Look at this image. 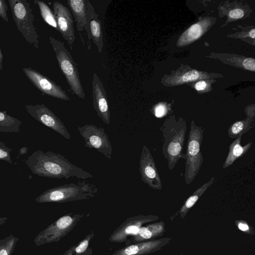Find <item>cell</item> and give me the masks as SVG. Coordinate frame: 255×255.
Returning a JSON list of instances; mask_svg holds the SVG:
<instances>
[{
    "label": "cell",
    "instance_id": "cell-35",
    "mask_svg": "<svg viewBox=\"0 0 255 255\" xmlns=\"http://www.w3.org/2000/svg\"><path fill=\"white\" fill-rule=\"evenodd\" d=\"M255 28H253L252 29H251L250 31H249V36L251 38H252V39H254L255 38Z\"/></svg>",
    "mask_w": 255,
    "mask_h": 255
},
{
    "label": "cell",
    "instance_id": "cell-7",
    "mask_svg": "<svg viewBox=\"0 0 255 255\" xmlns=\"http://www.w3.org/2000/svg\"><path fill=\"white\" fill-rule=\"evenodd\" d=\"M84 216L80 214L65 215L41 231L35 238L37 245L57 242L67 235Z\"/></svg>",
    "mask_w": 255,
    "mask_h": 255
},
{
    "label": "cell",
    "instance_id": "cell-26",
    "mask_svg": "<svg viewBox=\"0 0 255 255\" xmlns=\"http://www.w3.org/2000/svg\"><path fill=\"white\" fill-rule=\"evenodd\" d=\"M15 239L12 238L0 247V255H10L14 246Z\"/></svg>",
    "mask_w": 255,
    "mask_h": 255
},
{
    "label": "cell",
    "instance_id": "cell-8",
    "mask_svg": "<svg viewBox=\"0 0 255 255\" xmlns=\"http://www.w3.org/2000/svg\"><path fill=\"white\" fill-rule=\"evenodd\" d=\"M78 130L85 140V146L96 149L111 159L113 147L104 128L86 124L78 126Z\"/></svg>",
    "mask_w": 255,
    "mask_h": 255
},
{
    "label": "cell",
    "instance_id": "cell-32",
    "mask_svg": "<svg viewBox=\"0 0 255 255\" xmlns=\"http://www.w3.org/2000/svg\"><path fill=\"white\" fill-rule=\"evenodd\" d=\"M238 227L239 228L243 231H246L249 229V226L247 224L243 223H240Z\"/></svg>",
    "mask_w": 255,
    "mask_h": 255
},
{
    "label": "cell",
    "instance_id": "cell-12",
    "mask_svg": "<svg viewBox=\"0 0 255 255\" xmlns=\"http://www.w3.org/2000/svg\"><path fill=\"white\" fill-rule=\"evenodd\" d=\"M53 9L58 30L68 45L72 47L75 40L72 13L67 7L59 1L53 3Z\"/></svg>",
    "mask_w": 255,
    "mask_h": 255
},
{
    "label": "cell",
    "instance_id": "cell-21",
    "mask_svg": "<svg viewBox=\"0 0 255 255\" xmlns=\"http://www.w3.org/2000/svg\"><path fill=\"white\" fill-rule=\"evenodd\" d=\"M22 122L5 111H0V132H19Z\"/></svg>",
    "mask_w": 255,
    "mask_h": 255
},
{
    "label": "cell",
    "instance_id": "cell-3",
    "mask_svg": "<svg viewBox=\"0 0 255 255\" xmlns=\"http://www.w3.org/2000/svg\"><path fill=\"white\" fill-rule=\"evenodd\" d=\"M98 191L94 184L83 180L47 189L36 197L35 200L39 203H61L88 200L94 198Z\"/></svg>",
    "mask_w": 255,
    "mask_h": 255
},
{
    "label": "cell",
    "instance_id": "cell-19",
    "mask_svg": "<svg viewBox=\"0 0 255 255\" xmlns=\"http://www.w3.org/2000/svg\"><path fill=\"white\" fill-rule=\"evenodd\" d=\"M67 4L72 13L79 32L87 30V0H68Z\"/></svg>",
    "mask_w": 255,
    "mask_h": 255
},
{
    "label": "cell",
    "instance_id": "cell-16",
    "mask_svg": "<svg viewBox=\"0 0 255 255\" xmlns=\"http://www.w3.org/2000/svg\"><path fill=\"white\" fill-rule=\"evenodd\" d=\"M146 219L142 216H136L128 218L111 235L109 241L113 243L126 242L128 237L136 235Z\"/></svg>",
    "mask_w": 255,
    "mask_h": 255
},
{
    "label": "cell",
    "instance_id": "cell-23",
    "mask_svg": "<svg viewBox=\"0 0 255 255\" xmlns=\"http://www.w3.org/2000/svg\"><path fill=\"white\" fill-rule=\"evenodd\" d=\"M94 236L93 232L88 235L85 239L68 250L63 255H90L89 245L90 242Z\"/></svg>",
    "mask_w": 255,
    "mask_h": 255
},
{
    "label": "cell",
    "instance_id": "cell-36",
    "mask_svg": "<svg viewBox=\"0 0 255 255\" xmlns=\"http://www.w3.org/2000/svg\"><path fill=\"white\" fill-rule=\"evenodd\" d=\"M6 219H7L6 218H0V224H2Z\"/></svg>",
    "mask_w": 255,
    "mask_h": 255
},
{
    "label": "cell",
    "instance_id": "cell-13",
    "mask_svg": "<svg viewBox=\"0 0 255 255\" xmlns=\"http://www.w3.org/2000/svg\"><path fill=\"white\" fill-rule=\"evenodd\" d=\"M93 104L98 116L103 122L110 124L111 113L107 94L102 81L94 73L92 82Z\"/></svg>",
    "mask_w": 255,
    "mask_h": 255
},
{
    "label": "cell",
    "instance_id": "cell-34",
    "mask_svg": "<svg viewBox=\"0 0 255 255\" xmlns=\"http://www.w3.org/2000/svg\"><path fill=\"white\" fill-rule=\"evenodd\" d=\"M3 56L0 47V71L2 69V60Z\"/></svg>",
    "mask_w": 255,
    "mask_h": 255
},
{
    "label": "cell",
    "instance_id": "cell-6",
    "mask_svg": "<svg viewBox=\"0 0 255 255\" xmlns=\"http://www.w3.org/2000/svg\"><path fill=\"white\" fill-rule=\"evenodd\" d=\"M8 2L17 30L28 44L38 49V35L34 25V15L29 3L26 0H8Z\"/></svg>",
    "mask_w": 255,
    "mask_h": 255
},
{
    "label": "cell",
    "instance_id": "cell-33",
    "mask_svg": "<svg viewBox=\"0 0 255 255\" xmlns=\"http://www.w3.org/2000/svg\"><path fill=\"white\" fill-rule=\"evenodd\" d=\"M28 151V148L26 147H23L19 150V154L20 155H23L27 153Z\"/></svg>",
    "mask_w": 255,
    "mask_h": 255
},
{
    "label": "cell",
    "instance_id": "cell-2",
    "mask_svg": "<svg viewBox=\"0 0 255 255\" xmlns=\"http://www.w3.org/2000/svg\"><path fill=\"white\" fill-rule=\"evenodd\" d=\"M162 133V154L169 170H172L181 159L186 158L183 147L187 130L186 121L182 118L171 116L160 128Z\"/></svg>",
    "mask_w": 255,
    "mask_h": 255
},
{
    "label": "cell",
    "instance_id": "cell-5",
    "mask_svg": "<svg viewBox=\"0 0 255 255\" xmlns=\"http://www.w3.org/2000/svg\"><path fill=\"white\" fill-rule=\"evenodd\" d=\"M204 129L192 121L187 143L185 181L187 185L191 183L198 173L203 162L201 145L203 139Z\"/></svg>",
    "mask_w": 255,
    "mask_h": 255
},
{
    "label": "cell",
    "instance_id": "cell-24",
    "mask_svg": "<svg viewBox=\"0 0 255 255\" xmlns=\"http://www.w3.org/2000/svg\"><path fill=\"white\" fill-rule=\"evenodd\" d=\"M34 2L38 5L41 17L45 22L59 31L55 17L50 7L40 0H34Z\"/></svg>",
    "mask_w": 255,
    "mask_h": 255
},
{
    "label": "cell",
    "instance_id": "cell-17",
    "mask_svg": "<svg viewBox=\"0 0 255 255\" xmlns=\"http://www.w3.org/2000/svg\"><path fill=\"white\" fill-rule=\"evenodd\" d=\"M212 19L211 17H205L192 25L180 35L177 46L184 47L199 39L211 26L212 21L215 20Z\"/></svg>",
    "mask_w": 255,
    "mask_h": 255
},
{
    "label": "cell",
    "instance_id": "cell-9",
    "mask_svg": "<svg viewBox=\"0 0 255 255\" xmlns=\"http://www.w3.org/2000/svg\"><path fill=\"white\" fill-rule=\"evenodd\" d=\"M28 114L39 122L53 129L65 138L70 140L71 135L62 121L45 105H25Z\"/></svg>",
    "mask_w": 255,
    "mask_h": 255
},
{
    "label": "cell",
    "instance_id": "cell-30",
    "mask_svg": "<svg viewBox=\"0 0 255 255\" xmlns=\"http://www.w3.org/2000/svg\"><path fill=\"white\" fill-rule=\"evenodd\" d=\"M243 68L246 70L255 72V59L252 58H246L243 63Z\"/></svg>",
    "mask_w": 255,
    "mask_h": 255
},
{
    "label": "cell",
    "instance_id": "cell-29",
    "mask_svg": "<svg viewBox=\"0 0 255 255\" xmlns=\"http://www.w3.org/2000/svg\"><path fill=\"white\" fill-rule=\"evenodd\" d=\"M7 9L8 7L5 1L4 0H0V16L6 22L8 21L6 14Z\"/></svg>",
    "mask_w": 255,
    "mask_h": 255
},
{
    "label": "cell",
    "instance_id": "cell-22",
    "mask_svg": "<svg viewBox=\"0 0 255 255\" xmlns=\"http://www.w3.org/2000/svg\"><path fill=\"white\" fill-rule=\"evenodd\" d=\"M215 177H211L210 180L199 188H198L186 200L184 205L181 208V212L183 213L187 211L190 208L192 207L200 197L204 193V192L211 186L215 182Z\"/></svg>",
    "mask_w": 255,
    "mask_h": 255
},
{
    "label": "cell",
    "instance_id": "cell-27",
    "mask_svg": "<svg viewBox=\"0 0 255 255\" xmlns=\"http://www.w3.org/2000/svg\"><path fill=\"white\" fill-rule=\"evenodd\" d=\"M167 106L162 103L157 104L154 108V116L158 118L164 117L167 114Z\"/></svg>",
    "mask_w": 255,
    "mask_h": 255
},
{
    "label": "cell",
    "instance_id": "cell-1",
    "mask_svg": "<svg viewBox=\"0 0 255 255\" xmlns=\"http://www.w3.org/2000/svg\"><path fill=\"white\" fill-rule=\"evenodd\" d=\"M25 163L33 174L41 177L67 179L71 177L82 179L93 177L64 156L51 151L35 150L25 160Z\"/></svg>",
    "mask_w": 255,
    "mask_h": 255
},
{
    "label": "cell",
    "instance_id": "cell-15",
    "mask_svg": "<svg viewBox=\"0 0 255 255\" xmlns=\"http://www.w3.org/2000/svg\"><path fill=\"white\" fill-rule=\"evenodd\" d=\"M217 74L209 73L192 69L190 67L186 69H178L172 76L168 75L165 78L164 85L167 86H173L184 84L190 82L197 81L200 79H207L220 77Z\"/></svg>",
    "mask_w": 255,
    "mask_h": 255
},
{
    "label": "cell",
    "instance_id": "cell-31",
    "mask_svg": "<svg viewBox=\"0 0 255 255\" xmlns=\"http://www.w3.org/2000/svg\"><path fill=\"white\" fill-rule=\"evenodd\" d=\"M208 84L205 80H200L195 83L194 88L198 91H204L208 88Z\"/></svg>",
    "mask_w": 255,
    "mask_h": 255
},
{
    "label": "cell",
    "instance_id": "cell-18",
    "mask_svg": "<svg viewBox=\"0 0 255 255\" xmlns=\"http://www.w3.org/2000/svg\"><path fill=\"white\" fill-rule=\"evenodd\" d=\"M247 117L244 120L235 122L232 124L227 130L229 136L236 138L239 135H243L250 129L255 127V110L253 107L246 110Z\"/></svg>",
    "mask_w": 255,
    "mask_h": 255
},
{
    "label": "cell",
    "instance_id": "cell-28",
    "mask_svg": "<svg viewBox=\"0 0 255 255\" xmlns=\"http://www.w3.org/2000/svg\"><path fill=\"white\" fill-rule=\"evenodd\" d=\"M245 15L244 11L240 8H236L230 10L228 13V19L230 20L240 19Z\"/></svg>",
    "mask_w": 255,
    "mask_h": 255
},
{
    "label": "cell",
    "instance_id": "cell-10",
    "mask_svg": "<svg viewBox=\"0 0 255 255\" xmlns=\"http://www.w3.org/2000/svg\"><path fill=\"white\" fill-rule=\"evenodd\" d=\"M22 70L26 77L42 93L60 100H70L65 91L49 78L30 67L23 68Z\"/></svg>",
    "mask_w": 255,
    "mask_h": 255
},
{
    "label": "cell",
    "instance_id": "cell-20",
    "mask_svg": "<svg viewBox=\"0 0 255 255\" xmlns=\"http://www.w3.org/2000/svg\"><path fill=\"white\" fill-rule=\"evenodd\" d=\"M242 135H239L230 144L228 155L223 164V169H225L231 165L238 159L244 155L252 145L250 141L244 146L241 144Z\"/></svg>",
    "mask_w": 255,
    "mask_h": 255
},
{
    "label": "cell",
    "instance_id": "cell-25",
    "mask_svg": "<svg viewBox=\"0 0 255 255\" xmlns=\"http://www.w3.org/2000/svg\"><path fill=\"white\" fill-rule=\"evenodd\" d=\"M11 151V149L7 147L4 142L0 140V160L12 164V162L10 155V152Z\"/></svg>",
    "mask_w": 255,
    "mask_h": 255
},
{
    "label": "cell",
    "instance_id": "cell-14",
    "mask_svg": "<svg viewBox=\"0 0 255 255\" xmlns=\"http://www.w3.org/2000/svg\"><path fill=\"white\" fill-rule=\"evenodd\" d=\"M87 30L86 31L88 39V49L91 48V39L97 47L98 51L101 53L103 48V32L100 20L98 15L90 0H87Z\"/></svg>",
    "mask_w": 255,
    "mask_h": 255
},
{
    "label": "cell",
    "instance_id": "cell-11",
    "mask_svg": "<svg viewBox=\"0 0 255 255\" xmlns=\"http://www.w3.org/2000/svg\"><path fill=\"white\" fill-rule=\"evenodd\" d=\"M139 173L142 181L151 188L160 190L161 180L157 171L154 159L149 149L143 145L139 159Z\"/></svg>",
    "mask_w": 255,
    "mask_h": 255
},
{
    "label": "cell",
    "instance_id": "cell-4",
    "mask_svg": "<svg viewBox=\"0 0 255 255\" xmlns=\"http://www.w3.org/2000/svg\"><path fill=\"white\" fill-rule=\"evenodd\" d=\"M49 41L55 53L59 68L65 77L72 93L84 99L85 94L80 79L76 64L64 43L49 36Z\"/></svg>",
    "mask_w": 255,
    "mask_h": 255
}]
</instances>
